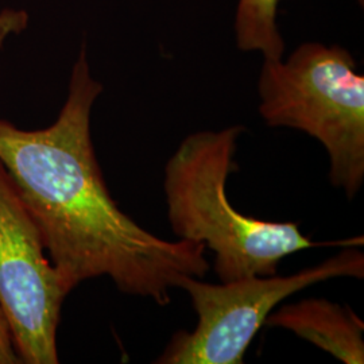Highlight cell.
<instances>
[{
	"instance_id": "cell-1",
	"label": "cell",
	"mask_w": 364,
	"mask_h": 364,
	"mask_svg": "<svg viewBox=\"0 0 364 364\" xmlns=\"http://www.w3.org/2000/svg\"><path fill=\"white\" fill-rule=\"evenodd\" d=\"M102 91L82 49L50 127L19 130L0 119V162L69 293L87 279L108 277L119 291L165 306L181 277L203 279L208 273L207 247L158 237L117 207L92 144V107Z\"/></svg>"
},
{
	"instance_id": "cell-2",
	"label": "cell",
	"mask_w": 364,
	"mask_h": 364,
	"mask_svg": "<svg viewBox=\"0 0 364 364\" xmlns=\"http://www.w3.org/2000/svg\"><path fill=\"white\" fill-rule=\"evenodd\" d=\"M243 131L232 126L193 132L165 165L164 192L171 231L213 252L220 282L274 275L284 258L323 245L302 234L297 223L260 220L231 205L227 181L237 170L234 156Z\"/></svg>"
},
{
	"instance_id": "cell-3",
	"label": "cell",
	"mask_w": 364,
	"mask_h": 364,
	"mask_svg": "<svg viewBox=\"0 0 364 364\" xmlns=\"http://www.w3.org/2000/svg\"><path fill=\"white\" fill-rule=\"evenodd\" d=\"M259 114L270 127L302 131L324 146L329 180L352 200L364 181V77L351 53L306 42L287 61L264 60Z\"/></svg>"
},
{
	"instance_id": "cell-4",
	"label": "cell",
	"mask_w": 364,
	"mask_h": 364,
	"mask_svg": "<svg viewBox=\"0 0 364 364\" xmlns=\"http://www.w3.org/2000/svg\"><path fill=\"white\" fill-rule=\"evenodd\" d=\"M340 277H364V254L355 245L287 277L252 275L215 285L183 275L178 289L192 299L197 326L192 332L176 333L156 363L242 364L277 305L302 289Z\"/></svg>"
},
{
	"instance_id": "cell-5",
	"label": "cell",
	"mask_w": 364,
	"mask_h": 364,
	"mask_svg": "<svg viewBox=\"0 0 364 364\" xmlns=\"http://www.w3.org/2000/svg\"><path fill=\"white\" fill-rule=\"evenodd\" d=\"M11 177L0 162V309L22 363L57 364V328L69 291Z\"/></svg>"
},
{
	"instance_id": "cell-6",
	"label": "cell",
	"mask_w": 364,
	"mask_h": 364,
	"mask_svg": "<svg viewBox=\"0 0 364 364\" xmlns=\"http://www.w3.org/2000/svg\"><path fill=\"white\" fill-rule=\"evenodd\" d=\"M264 326L287 329L343 363H364V323L348 305L301 299L270 313Z\"/></svg>"
},
{
	"instance_id": "cell-7",
	"label": "cell",
	"mask_w": 364,
	"mask_h": 364,
	"mask_svg": "<svg viewBox=\"0 0 364 364\" xmlns=\"http://www.w3.org/2000/svg\"><path fill=\"white\" fill-rule=\"evenodd\" d=\"M279 0H239L236 42L245 52H260L264 60H281L285 42L277 26Z\"/></svg>"
},
{
	"instance_id": "cell-8",
	"label": "cell",
	"mask_w": 364,
	"mask_h": 364,
	"mask_svg": "<svg viewBox=\"0 0 364 364\" xmlns=\"http://www.w3.org/2000/svg\"><path fill=\"white\" fill-rule=\"evenodd\" d=\"M22 363L14 347L13 336L4 313L0 309V364Z\"/></svg>"
},
{
	"instance_id": "cell-9",
	"label": "cell",
	"mask_w": 364,
	"mask_h": 364,
	"mask_svg": "<svg viewBox=\"0 0 364 364\" xmlns=\"http://www.w3.org/2000/svg\"><path fill=\"white\" fill-rule=\"evenodd\" d=\"M27 14L25 11L6 10L0 14V46L10 34H18L27 26Z\"/></svg>"
},
{
	"instance_id": "cell-10",
	"label": "cell",
	"mask_w": 364,
	"mask_h": 364,
	"mask_svg": "<svg viewBox=\"0 0 364 364\" xmlns=\"http://www.w3.org/2000/svg\"><path fill=\"white\" fill-rule=\"evenodd\" d=\"M360 1H363V0H360Z\"/></svg>"
}]
</instances>
